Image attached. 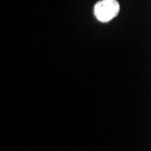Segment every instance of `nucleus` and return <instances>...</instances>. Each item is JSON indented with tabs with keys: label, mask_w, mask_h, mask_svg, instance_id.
<instances>
[{
	"label": "nucleus",
	"mask_w": 151,
	"mask_h": 151,
	"mask_svg": "<svg viewBox=\"0 0 151 151\" xmlns=\"http://www.w3.org/2000/svg\"><path fill=\"white\" fill-rule=\"evenodd\" d=\"M119 11V5L115 0H103L96 4L94 14L101 22H109L114 18Z\"/></svg>",
	"instance_id": "1"
}]
</instances>
